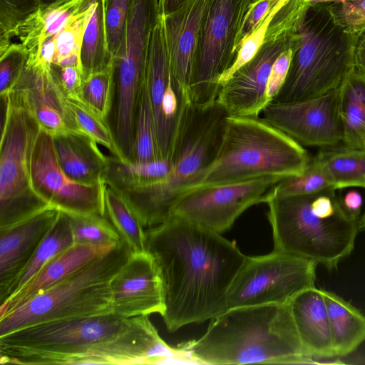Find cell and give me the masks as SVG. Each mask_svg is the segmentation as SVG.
<instances>
[{
  "label": "cell",
  "mask_w": 365,
  "mask_h": 365,
  "mask_svg": "<svg viewBox=\"0 0 365 365\" xmlns=\"http://www.w3.org/2000/svg\"><path fill=\"white\" fill-rule=\"evenodd\" d=\"M145 233L146 251L162 280L160 315L167 329L175 332L222 313L228 290L247 258L235 243L174 215Z\"/></svg>",
  "instance_id": "6da1fadb"
},
{
  "label": "cell",
  "mask_w": 365,
  "mask_h": 365,
  "mask_svg": "<svg viewBox=\"0 0 365 365\" xmlns=\"http://www.w3.org/2000/svg\"><path fill=\"white\" fill-rule=\"evenodd\" d=\"M0 363L38 364H191L168 345L148 316L114 313L52 322L0 336Z\"/></svg>",
  "instance_id": "7a4b0ae2"
},
{
  "label": "cell",
  "mask_w": 365,
  "mask_h": 365,
  "mask_svg": "<svg viewBox=\"0 0 365 365\" xmlns=\"http://www.w3.org/2000/svg\"><path fill=\"white\" fill-rule=\"evenodd\" d=\"M178 346L193 364H321L303 346L289 304L227 309L200 338Z\"/></svg>",
  "instance_id": "3957f363"
},
{
  "label": "cell",
  "mask_w": 365,
  "mask_h": 365,
  "mask_svg": "<svg viewBox=\"0 0 365 365\" xmlns=\"http://www.w3.org/2000/svg\"><path fill=\"white\" fill-rule=\"evenodd\" d=\"M336 189L317 193L269 197L267 217L274 250L321 264L329 271L350 255L360 229V218L343 208Z\"/></svg>",
  "instance_id": "277c9868"
},
{
  "label": "cell",
  "mask_w": 365,
  "mask_h": 365,
  "mask_svg": "<svg viewBox=\"0 0 365 365\" xmlns=\"http://www.w3.org/2000/svg\"><path fill=\"white\" fill-rule=\"evenodd\" d=\"M310 160L302 145L262 118L228 115L215 157L182 193L266 176L297 175Z\"/></svg>",
  "instance_id": "5b68a950"
},
{
  "label": "cell",
  "mask_w": 365,
  "mask_h": 365,
  "mask_svg": "<svg viewBox=\"0 0 365 365\" xmlns=\"http://www.w3.org/2000/svg\"><path fill=\"white\" fill-rule=\"evenodd\" d=\"M227 115L217 101L202 106L189 104L171 158L170 173L153 182L115 190L144 227L168 220L185 188L214 159Z\"/></svg>",
  "instance_id": "8992f818"
},
{
  "label": "cell",
  "mask_w": 365,
  "mask_h": 365,
  "mask_svg": "<svg viewBox=\"0 0 365 365\" xmlns=\"http://www.w3.org/2000/svg\"><path fill=\"white\" fill-rule=\"evenodd\" d=\"M301 36L286 80L272 102L314 98L339 89L353 70L359 34L337 24L329 4H309L298 26Z\"/></svg>",
  "instance_id": "52a82bcc"
},
{
  "label": "cell",
  "mask_w": 365,
  "mask_h": 365,
  "mask_svg": "<svg viewBox=\"0 0 365 365\" xmlns=\"http://www.w3.org/2000/svg\"><path fill=\"white\" fill-rule=\"evenodd\" d=\"M120 242L0 318V336L26 327L113 313L110 281L130 254Z\"/></svg>",
  "instance_id": "ba28073f"
},
{
  "label": "cell",
  "mask_w": 365,
  "mask_h": 365,
  "mask_svg": "<svg viewBox=\"0 0 365 365\" xmlns=\"http://www.w3.org/2000/svg\"><path fill=\"white\" fill-rule=\"evenodd\" d=\"M4 106L0 143V228L50 207L34 190L31 158L41 128L21 96L11 90Z\"/></svg>",
  "instance_id": "9c48e42d"
},
{
  "label": "cell",
  "mask_w": 365,
  "mask_h": 365,
  "mask_svg": "<svg viewBox=\"0 0 365 365\" xmlns=\"http://www.w3.org/2000/svg\"><path fill=\"white\" fill-rule=\"evenodd\" d=\"M309 3L287 0L271 21L255 56L223 83L217 102L229 115L259 117L269 103L266 89L272 66L285 51L299 46V22Z\"/></svg>",
  "instance_id": "30bf717a"
},
{
  "label": "cell",
  "mask_w": 365,
  "mask_h": 365,
  "mask_svg": "<svg viewBox=\"0 0 365 365\" xmlns=\"http://www.w3.org/2000/svg\"><path fill=\"white\" fill-rule=\"evenodd\" d=\"M254 0H208L200 28L190 84L191 103L216 101L219 79L233 64L245 15Z\"/></svg>",
  "instance_id": "8fae6325"
},
{
  "label": "cell",
  "mask_w": 365,
  "mask_h": 365,
  "mask_svg": "<svg viewBox=\"0 0 365 365\" xmlns=\"http://www.w3.org/2000/svg\"><path fill=\"white\" fill-rule=\"evenodd\" d=\"M317 264L277 250L264 255L247 256L228 290L225 311L289 304L297 294L315 287Z\"/></svg>",
  "instance_id": "7c38bea8"
},
{
  "label": "cell",
  "mask_w": 365,
  "mask_h": 365,
  "mask_svg": "<svg viewBox=\"0 0 365 365\" xmlns=\"http://www.w3.org/2000/svg\"><path fill=\"white\" fill-rule=\"evenodd\" d=\"M283 178L266 176L241 182L197 187L182 193L170 216L217 233L228 230L252 205L266 202Z\"/></svg>",
  "instance_id": "4fadbf2b"
},
{
  "label": "cell",
  "mask_w": 365,
  "mask_h": 365,
  "mask_svg": "<svg viewBox=\"0 0 365 365\" xmlns=\"http://www.w3.org/2000/svg\"><path fill=\"white\" fill-rule=\"evenodd\" d=\"M31 182L42 200L62 212L105 216L106 184L87 185L70 178L58 163L52 135L43 129L31 153Z\"/></svg>",
  "instance_id": "5bb4252c"
},
{
  "label": "cell",
  "mask_w": 365,
  "mask_h": 365,
  "mask_svg": "<svg viewBox=\"0 0 365 365\" xmlns=\"http://www.w3.org/2000/svg\"><path fill=\"white\" fill-rule=\"evenodd\" d=\"M262 118L300 145L327 148L341 143L339 88L295 102H270Z\"/></svg>",
  "instance_id": "9a60e30c"
},
{
  "label": "cell",
  "mask_w": 365,
  "mask_h": 365,
  "mask_svg": "<svg viewBox=\"0 0 365 365\" xmlns=\"http://www.w3.org/2000/svg\"><path fill=\"white\" fill-rule=\"evenodd\" d=\"M113 313L123 317L148 316L164 309L158 267L147 252L130 253L110 281Z\"/></svg>",
  "instance_id": "2e32d148"
},
{
  "label": "cell",
  "mask_w": 365,
  "mask_h": 365,
  "mask_svg": "<svg viewBox=\"0 0 365 365\" xmlns=\"http://www.w3.org/2000/svg\"><path fill=\"white\" fill-rule=\"evenodd\" d=\"M208 0H187L175 12L162 16L170 76L191 101L190 84L201 21Z\"/></svg>",
  "instance_id": "e0dca14e"
},
{
  "label": "cell",
  "mask_w": 365,
  "mask_h": 365,
  "mask_svg": "<svg viewBox=\"0 0 365 365\" xmlns=\"http://www.w3.org/2000/svg\"><path fill=\"white\" fill-rule=\"evenodd\" d=\"M60 214L58 210L48 207L0 228V296L27 265Z\"/></svg>",
  "instance_id": "ac0fdd59"
},
{
  "label": "cell",
  "mask_w": 365,
  "mask_h": 365,
  "mask_svg": "<svg viewBox=\"0 0 365 365\" xmlns=\"http://www.w3.org/2000/svg\"><path fill=\"white\" fill-rule=\"evenodd\" d=\"M118 245L74 244L53 258L29 282L4 301L0 307V318L39 292L58 283L90 260L108 252Z\"/></svg>",
  "instance_id": "d6986e66"
},
{
  "label": "cell",
  "mask_w": 365,
  "mask_h": 365,
  "mask_svg": "<svg viewBox=\"0 0 365 365\" xmlns=\"http://www.w3.org/2000/svg\"><path fill=\"white\" fill-rule=\"evenodd\" d=\"M52 138L58 163L70 178L87 185L104 182L108 156L95 140L82 131L71 130Z\"/></svg>",
  "instance_id": "ffe728a7"
},
{
  "label": "cell",
  "mask_w": 365,
  "mask_h": 365,
  "mask_svg": "<svg viewBox=\"0 0 365 365\" xmlns=\"http://www.w3.org/2000/svg\"><path fill=\"white\" fill-rule=\"evenodd\" d=\"M289 305L307 352L316 359L336 357L323 289H307L297 294Z\"/></svg>",
  "instance_id": "44dd1931"
},
{
  "label": "cell",
  "mask_w": 365,
  "mask_h": 365,
  "mask_svg": "<svg viewBox=\"0 0 365 365\" xmlns=\"http://www.w3.org/2000/svg\"><path fill=\"white\" fill-rule=\"evenodd\" d=\"M93 1L61 0L46 6H40L18 27L16 32L15 36L29 50V59L36 58L43 42L56 35Z\"/></svg>",
  "instance_id": "7402d4cb"
},
{
  "label": "cell",
  "mask_w": 365,
  "mask_h": 365,
  "mask_svg": "<svg viewBox=\"0 0 365 365\" xmlns=\"http://www.w3.org/2000/svg\"><path fill=\"white\" fill-rule=\"evenodd\" d=\"M335 356H345L365 341V316L336 294L323 290Z\"/></svg>",
  "instance_id": "603a6c76"
},
{
  "label": "cell",
  "mask_w": 365,
  "mask_h": 365,
  "mask_svg": "<svg viewBox=\"0 0 365 365\" xmlns=\"http://www.w3.org/2000/svg\"><path fill=\"white\" fill-rule=\"evenodd\" d=\"M313 158L322 166L333 188H365V149L340 143L321 148Z\"/></svg>",
  "instance_id": "cb8c5ba5"
},
{
  "label": "cell",
  "mask_w": 365,
  "mask_h": 365,
  "mask_svg": "<svg viewBox=\"0 0 365 365\" xmlns=\"http://www.w3.org/2000/svg\"><path fill=\"white\" fill-rule=\"evenodd\" d=\"M339 114L343 125L341 144L365 149V76L354 70L339 88Z\"/></svg>",
  "instance_id": "d4e9b609"
},
{
  "label": "cell",
  "mask_w": 365,
  "mask_h": 365,
  "mask_svg": "<svg viewBox=\"0 0 365 365\" xmlns=\"http://www.w3.org/2000/svg\"><path fill=\"white\" fill-rule=\"evenodd\" d=\"M74 245L69 217L61 212L34 255L24 269L0 296L1 304L36 275L53 258Z\"/></svg>",
  "instance_id": "484cf974"
},
{
  "label": "cell",
  "mask_w": 365,
  "mask_h": 365,
  "mask_svg": "<svg viewBox=\"0 0 365 365\" xmlns=\"http://www.w3.org/2000/svg\"><path fill=\"white\" fill-rule=\"evenodd\" d=\"M171 169L170 160L128 162L110 155L108 156L103 182L115 190L138 186L165 178Z\"/></svg>",
  "instance_id": "4316f807"
},
{
  "label": "cell",
  "mask_w": 365,
  "mask_h": 365,
  "mask_svg": "<svg viewBox=\"0 0 365 365\" xmlns=\"http://www.w3.org/2000/svg\"><path fill=\"white\" fill-rule=\"evenodd\" d=\"M93 14L86 28L80 51L83 80L111 63L104 24L103 0H95Z\"/></svg>",
  "instance_id": "83f0119b"
},
{
  "label": "cell",
  "mask_w": 365,
  "mask_h": 365,
  "mask_svg": "<svg viewBox=\"0 0 365 365\" xmlns=\"http://www.w3.org/2000/svg\"><path fill=\"white\" fill-rule=\"evenodd\" d=\"M105 215L131 253L146 251L144 227L124 198L106 185Z\"/></svg>",
  "instance_id": "f1b7e54d"
},
{
  "label": "cell",
  "mask_w": 365,
  "mask_h": 365,
  "mask_svg": "<svg viewBox=\"0 0 365 365\" xmlns=\"http://www.w3.org/2000/svg\"><path fill=\"white\" fill-rule=\"evenodd\" d=\"M158 159L162 158L145 78L140 91L135 115L133 161Z\"/></svg>",
  "instance_id": "f546056e"
},
{
  "label": "cell",
  "mask_w": 365,
  "mask_h": 365,
  "mask_svg": "<svg viewBox=\"0 0 365 365\" xmlns=\"http://www.w3.org/2000/svg\"><path fill=\"white\" fill-rule=\"evenodd\" d=\"M66 98L74 114L78 130L88 134L98 144L104 146L111 155L123 161L122 154L106 121L92 110L79 97Z\"/></svg>",
  "instance_id": "4dcf8cb0"
},
{
  "label": "cell",
  "mask_w": 365,
  "mask_h": 365,
  "mask_svg": "<svg viewBox=\"0 0 365 365\" xmlns=\"http://www.w3.org/2000/svg\"><path fill=\"white\" fill-rule=\"evenodd\" d=\"M329 187H332V185L328 176L312 158L302 173L286 177L279 181L269 198L310 195Z\"/></svg>",
  "instance_id": "1f68e13d"
},
{
  "label": "cell",
  "mask_w": 365,
  "mask_h": 365,
  "mask_svg": "<svg viewBox=\"0 0 365 365\" xmlns=\"http://www.w3.org/2000/svg\"><path fill=\"white\" fill-rule=\"evenodd\" d=\"M68 215L71 222L74 244L117 245L121 242L118 234L106 215Z\"/></svg>",
  "instance_id": "d6a6232c"
},
{
  "label": "cell",
  "mask_w": 365,
  "mask_h": 365,
  "mask_svg": "<svg viewBox=\"0 0 365 365\" xmlns=\"http://www.w3.org/2000/svg\"><path fill=\"white\" fill-rule=\"evenodd\" d=\"M80 98L107 123L113 101V78L110 65L83 80Z\"/></svg>",
  "instance_id": "836d02e7"
},
{
  "label": "cell",
  "mask_w": 365,
  "mask_h": 365,
  "mask_svg": "<svg viewBox=\"0 0 365 365\" xmlns=\"http://www.w3.org/2000/svg\"><path fill=\"white\" fill-rule=\"evenodd\" d=\"M96 1L73 17L56 35V54L52 63L57 64L63 59L80 56L82 40L87 24L93 14Z\"/></svg>",
  "instance_id": "e575fe53"
},
{
  "label": "cell",
  "mask_w": 365,
  "mask_h": 365,
  "mask_svg": "<svg viewBox=\"0 0 365 365\" xmlns=\"http://www.w3.org/2000/svg\"><path fill=\"white\" fill-rule=\"evenodd\" d=\"M41 6V0H0V53L15 37L18 27Z\"/></svg>",
  "instance_id": "d590c367"
},
{
  "label": "cell",
  "mask_w": 365,
  "mask_h": 365,
  "mask_svg": "<svg viewBox=\"0 0 365 365\" xmlns=\"http://www.w3.org/2000/svg\"><path fill=\"white\" fill-rule=\"evenodd\" d=\"M103 4L107 44L113 58L125 35L131 0H103Z\"/></svg>",
  "instance_id": "8d00e7d4"
},
{
  "label": "cell",
  "mask_w": 365,
  "mask_h": 365,
  "mask_svg": "<svg viewBox=\"0 0 365 365\" xmlns=\"http://www.w3.org/2000/svg\"><path fill=\"white\" fill-rule=\"evenodd\" d=\"M29 58L27 48L21 43H11L0 53V96L14 87Z\"/></svg>",
  "instance_id": "74e56055"
},
{
  "label": "cell",
  "mask_w": 365,
  "mask_h": 365,
  "mask_svg": "<svg viewBox=\"0 0 365 365\" xmlns=\"http://www.w3.org/2000/svg\"><path fill=\"white\" fill-rule=\"evenodd\" d=\"M287 0H280L270 11L259 26L241 43L231 67L219 79L220 86L243 65L249 62L257 53L264 42L266 32L273 17Z\"/></svg>",
  "instance_id": "f35d334b"
},
{
  "label": "cell",
  "mask_w": 365,
  "mask_h": 365,
  "mask_svg": "<svg viewBox=\"0 0 365 365\" xmlns=\"http://www.w3.org/2000/svg\"><path fill=\"white\" fill-rule=\"evenodd\" d=\"M334 21L346 31L360 34L365 31V0L329 4Z\"/></svg>",
  "instance_id": "ab89813d"
},
{
  "label": "cell",
  "mask_w": 365,
  "mask_h": 365,
  "mask_svg": "<svg viewBox=\"0 0 365 365\" xmlns=\"http://www.w3.org/2000/svg\"><path fill=\"white\" fill-rule=\"evenodd\" d=\"M280 0H254L252 2L242 21L237 43V52L242 41L259 26L272 8Z\"/></svg>",
  "instance_id": "60d3db41"
},
{
  "label": "cell",
  "mask_w": 365,
  "mask_h": 365,
  "mask_svg": "<svg viewBox=\"0 0 365 365\" xmlns=\"http://www.w3.org/2000/svg\"><path fill=\"white\" fill-rule=\"evenodd\" d=\"M50 71L53 78L66 97L80 96L83 82L82 71L80 67H62L55 63H51Z\"/></svg>",
  "instance_id": "b9f144b4"
},
{
  "label": "cell",
  "mask_w": 365,
  "mask_h": 365,
  "mask_svg": "<svg viewBox=\"0 0 365 365\" xmlns=\"http://www.w3.org/2000/svg\"><path fill=\"white\" fill-rule=\"evenodd\" d=\"M298 47L291 48L284 51L274 62L266 89L268 103L274 100L282 88L288 73L293 53Z\"/></svg>",
  "instance_id": "7bdbcfd3"
},
{
  "label": "cell",
  "mask_w": 365,
  "mask_h": 365,
  "mask_svg": "<svg viewBox=\"0 0 365 365\" xmlns=\"http://www.w3.org/2000/svg\"><path fill=\"white\" fill-rule=\"evenodd\" d=\"M340 201L345 211L354 217L360 218V212L363 205L361 193L355 190L347 191Z\"/></svg>",
  "instance_id": "ee69618b"
},
{
  "label": "cell",
  "mask_w": 365,
  "mask_h": 365,
  "mask_svg": "<svg viewBox=\"0 0 365 365\" xmlns=\"http://www.w3.org/2000/svg\"><path fill=\"white\" fill-rule=\"evenodd\" d=\"M353 70L365 76V31L359 34L354 47Z\"/></svg>",
  "instance_id": "f6af8a7d"
},
{
  "label": "cell",
  "mask_w": 365,
  "mask_h": 365,
  "mask_svg": "<svg viewBox=\"0 0 365 365\" xmlns=\"http://www.w3.org/2000/svg\"><path fill=\"white\" fill-rule=\"evenodd\" d=\"M187 0H159L160 13L166 16L180 8Z\"/></svg>",
  "instance_id": "bcb514c9"
},
{
  "label": "cell",
  "mask_w": 365,
  "mask_h": 365,
  "mask_svg": "<svg viewBox=\"0 0 365 365\" xmlns=\"http://www.w3.org/2000/svg\"><path fill=\"white\" fill-rule=\"evenodd\" d=\"M309 4H316V3H326V4H334V3H343L352 0H303Z\"/></svg>",
  "instance_id": "7dc6e473"
},
{
  "label": "cell",
  "mask_w": 365,
  "mask_h": 365,
  "mask_svg": "<svg viewBox=\"0 0 365 365\" xmlns=\"http://www.w3.org/2000/svg\"><path fill=\"white\" fill-rule=\"evenodd\" d=\"M61 0H41V6H46Z\"/></svg>",
  "instance_id": "c3c4849f"
},
{
  "label": "cell",
  "mask_w": 365,
  "mask_h": 365,
  "mask_svg": "<svg viewBox=\"0 0 365 365\" xmlns=\"http://www.w3.org/2000/svg\"><path fill=\"white\" fill-rule=\"evenodd\" d=\"M359 223L360 229L365 230V213L360 217Z\"/></svg>",
  "instance_id": "681fc988"
}]
</instances>
